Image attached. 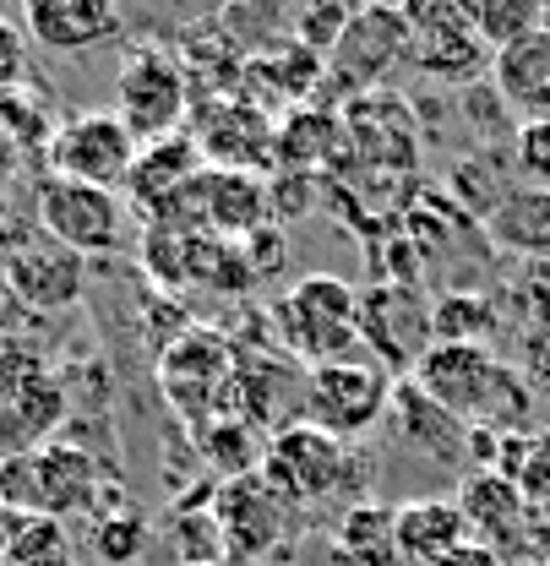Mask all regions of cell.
I'll list each match as a JSON object with an SVG mask.
<instances>
[{
	"label": "cell",
	"mask_w": 550,
	"mask_h": 566,
	"mask_svg": "<svg viewBox=\"0 0 550 566\" xmlns=\"http://www.w3.org/2000/svg\"><path fill=\"white\" fill-rule=\"evenodd\" d=\"M98 495V463L71 441H44L0 458V512L66 523L76 512H93Z\"/></svg>",
	"instance_id": "1"
},
{
	"label": "cell",
	"mask_w": 550,
	"mask_h": 566,
	"mask_svg": "<svg viewBox=\"0 0 550 566\" xmlns=\"http://www.w3.org/2000/svg\"><path fill=\"white\" fill-rule=\"evenodd\" d=\"M273 327L283 349L294 359L316 365H339V359H360L365 338H360V289L333 273H311L300 279L283 300L273 305Z\"/></svg>",
	"instance_id": "2"
},
{
	"label": "cell",
	"mask_w": 550,
	"mask_h": 566,
	"mask_svg": "<svg viewBox=\"0 0 550 566\" xmlns=\"http://www.w3.org/2000/svg\"><path fill=\"white\" fill-rule=\"evenodd\" d=\"M393 387L398 381L376 359H365V354L360 359H339V365H316L305 376V392H300V420L349 447L354 436H365L371 424L387 415Z\"/></svg>",
	"instance_id": "3"
},
{
	"label": "cell",
	"mask_w": 550,
	"mask_h": 566,
	"mask_svg": "<svg viewBox=\"0 0 550 566\" xmlns=\"http://www.w3.org/2000/svg\"><path fill=\"white\" fill-rule=\"evenodd\" d=\"M142 142L126 132V120L115 109H82L55 126V137L44 147L50 175L76 180V186H98V191H121L132 164H137Z\"/></svg>",
	"instance_id": "4"
},
{
	"label": "cell",
	"mask_w": 550,
	"mask_h": 566,
	"mask_svg": "<svg viewBox=\"0 0 550 566\" xmlns=\"http://www.w3.org/2000/svg\"><path fill=\"white\" fill-rule=\"evenodd\" d=\"M0 283H6L11 300H22L33 311H66L82 300L87 268H82L76 251L50 240L39 223L33 229H0Z\"/></svg>",
	"instance_id": "5"
},
{
	"label": "cell",
	"mask_w": 550,
	"mask_h": 566,
	"mask_svg": "<svg viewBox=\"0 0 550 566\" xmlns=\"http://www.w3.org/2000/svg\"><path fill=\"white\" fill-rule=\"evenodd\" d=\"M115 115L137 142L175 137L191 120V87L186 71L175 66L164 50H132L115 76Z\"/></svg>",
	"instance_id": "6"
},
{
	"label": "cell",
	"mask_w": 550,
	"mask_h": 566,
	"mask_svg": "<svg viewBox=\"0 0 550 566\" xmlns=\"http://www.w3.org/2000/svg\"><path fill=\"white\" fill-rule=\"evenodd\" d=\"M33 212H39V229L50 240H61L76 256H110L126 234V208L115 191H98V186H76L61 175H44L39 191H33Z\"/></svg>",
	"instance_id": "7"
},
{
	"label": "cell",
	"mask_w": 550,
	"mask_h": 566,
	"mask_svg": "<svg viewBox=\"0 0 550 566\" xmlns=\"http://www.w3.org/2000/svg\"><path fill=\"white\" fill-rule=\"evenodd\" d=\"M344 469H349L344 441L322 436L316 424L294 420V424H283L273 441H268V458H262L257 480H262V485H268L278 501H289V506H305V501H316V495L339 491Z\"/></svg>",
	"instance_id": "8"
},
{
	"label": "cell",
	"mask_w": 550,
	"mask_h": 566,
	"mask_svg": "<svg viewBox=\"0 0 550 566\" xmlns=\"http://www.w3.org/2000/svg\"><path fill=\"white\" fill-rule=\"evenodd\" d=\"M404 17H409V55L419 71L453 76V82L490 71L496 50L485 44V33L475 28L464 0H414Z\"/></svg>",
	"instance_id": "9"
},
{
	"label": "cell",
	"mask_w": 550,
	"mask_h": 566,
	"mask_svg": "<svg viewBox=\"0 0 550 566\" xmlns=\"http://www.w3.org/2000/svg\"><path fill=\"white\" fill-rule=\"evenodd\" d=\"M360 338L387 370H414L419 354L430 349V300L414 283H376L360 294Z\"/></svg>",
	"instance_id": "10"
},
{
	"label": "cell",
	"mask_w": 550,
	"mask_h": 566,
	"mask_svg": "<svg viewBox=\"0 0 550 566\" xmlns=\"http://www.w3.org/2000/svg\"><path fill=\"white\" fill-rule=\"evenodd\" d=\"M496 376H501V359L485 349V344H430L414 365V387L442 403L447 415L458 420H480L490 392H496Z\"/></svg>",
	"instance_id": "11"
},
{
	"label": "cell",
	"mask_w": 550,
	"mask_h": 566,
	"mask_svg": "<svg viewBox=\"0 0 550 566\" xmlns=\"http://www.w3.org/2000/svg\"><path fill=\"white\" fill-rule=\"evenodd\" d=\"M404 50H409V17L393 6H365L339 28V39L328 50V71H333V82L371 93Z\"/></svg>",
	"instance_id": "12"
},
{
	"label": "cell",
	"mask_w": 550,
	"mask_h": 566,
	"mask_svg": "<svg viewBox=\"0 0 550 566\" xmlns=\"http://www.w3.org/2000/svg\"><path fill=\"white\" fill-rule=\"evenodd\" d=\"M197 120V147H203V158H212V169H246V175H257V169H268L278 164V132L268 126V115H257L251 104H207L191 115Z\"/></svg>",
	"instance_id": "13"
},
{
	"label": "cell",
	"mask_w": 550,
	"mask_h": 566,
	"mask_svg": "<svg viewBox=\"0 0 550 566\" xmlns=\"http://www.w3.org/2000/svg\"><path fill=\"white\" fill-rule=\"evenodd\" d=\"M212 512L224 523V539H229V562H262L278 551V534H283V501H278L257 474L246 480H224L212 495Z\"/></svg>",
	"instance_id": "14"
},
{
	"label": "cell",
	"mask_w": 550,
	"mask_h": 566,
	"mask_svg": "<svg viewBox=\"0 0 550 566\" xmlns=\"http://www.w3.org/2000/svg\"><path fill=\"white\" fill-rule=\"evenodd\" d=\"M22 22L33 44L76 55L121 33V6L115 0H22Z\"/></svg>",
	"instance_id": "15"
},
{
	"label": "cell",
	"mask_w": 550,
	"mask_h": 566,
	"mask_svg": "<svg viewBox=\"0 0 550 566\" xmlns=\"http://www.w3.org/2000/svg\"><path fill=\"white\" fill-rule=\"evenodd\" d=\"M490 87L523 120H550V28H535L490 55Z\"/></svg>",
	"instance_id": "16"
},
{
	"label": "cell",
	"mask_w": 550,
	"mask_h": 566,
	"mask_svg": "<svg viewBox=\"0 0 550 566\" xmlns=\"http://www.w3.org/2000/svg\"><path fill=\"white\" fill-rule=\"evenodd\" d=\"M458 512L469 523V539L490 545L496 556H507L523 534V517H529V501L518 491V480L496 474V469H475L458 491Z\"/></svg>",
	"instance_id": "17"
},
{
	"label": "cell",
	"mask_w": 550,
	"mask_h": 566,
	"mask_svg": "<svg viewBox=\"0 0 550 566\" xmlns=\"http://www.w3.org/2000/svg\"><path fill=\"white\" fill-rule=\"evenodd\" d=\"M203 169H207L203 147L191 142V132H175V137L142 142L137 164H132V175H126V191H132V202H142L147 212H164Z\"/></svg>",
	"instance_id": "18"
},
{
	"label": "cell",
	"mask_w": 550,
	"mask_h": 566,
	"mask_svg": "<svg viewBox=\"0 0 550 566\" xmlns=\"http://www.w3.org/2000/svg\"><path fill=\"white\" fill-rule=\"evenodd\" d=\"M464 545H469V523H464L458 501L425 495V501L398 506V562L404 566H442Z\"/></svg>",
	"instance_id": "19"
},
{
	"label": "cell",
	"mask_w": 550,
	"mask_h": 566,
	"mask_svg": "<svg viewBox=\"0 0 550 566\" xmlns=\"http://www.w3.org/2000/svg\"><path fill=\"white\" fill-rule=\"evenodd\" d=\"M273 212V191L246 169H207V229L224 240H251Z\"/></svg>",
	"instance_id": "20"
},
{
	"label": "cell",
	"mask_w": 550,
	"mask_h": 566,
	"mask_svg": "<svg viewBox=\"0 0 550 566\" xmlns=\"http://www.w3.org/2000/svg\"><path fill=\"white\" fill-rule=\"evenodd\" d=\"M485 229H490V240H496L501 251L550 262V191H540V186L507 191L501 202H490Z\"/></svg>",
	"instance_id": "21"
},
{
	"label": "cell",
	"mask_w": 550,
	"mask_h": 566,
	"mask_svg": "<svg viewBox=\"0 0 550 566\" xmlns=\"http://www.w3.org/2000/svg\"><path fill=\"white\" fill-rule=\"evenodd\" d=\"M158 376H164V387H169L175 403H186V392H212V387L235 381L229 349H224L218 333H186L180 344H169V349H164V365H158Z\"/></svg>",
	"instance_id": "22"
},
{
	"label": "cell",
	"mask_w": 550,
	"mask_h": 566,
	"mask_svg": "<svg viewBox=\"0 0 550 566\" xmlns=\"http://www.w3.org/2000/svg\"><path fill=\"white\" fill-rule=\"evenodd\" d=\"M0 566H76L71 539H66V523H55V517H17V512H6Z\"/></svg>",
	"instance_id": "23"
},
{
	"label": "cell",
	"mask_w": 550,
	"mask_h": 566,
	"mask_svg": "<svg viewBox=\"0 0 550 566\" xmlns=\"http://www.w3.org/2000/svg\"><path fill=\"white\" fill-rule=\"evenodd\" d=\"M339 551L360 566H404L398 562V512L349 506L344 523H339Z\"/></svg>",
	"instance_id": "24"
},
{
	"label": "cell",
	"mask_w": 550,
	"mask_h": 566,
	"mask_svg": "<svg viewBox=\"0 0 550 566\" xmlns=\"http://www.w3.org/2000/svg\"><path fill=\"white\" fill-rule=\"evenodd\" d=\"M203 452L212 458V469H218L224 480H246V474H257L262 458H268V447L251 436L246 420H212L203 436Z\"/></svg>",
	"instance_id": "25"
},
{
	"label": "cell",
	"mask_w": 550,
	"mask_h": 566,
	"mask_svg": "<svg viewBox=\"0 0 550 566\" xmlns=\"http://www.w3.org/2000/svg\"><path fill=\"white\" fill-rule=\"evenodd\" d=\"M0 126L11 132V142L28 158V153H44L50 147L61 120H50V109H44V98L33 87H11V93H0Z\"/></svg>",
	"instance_id": "26"
},
{
	"label": "cell",
	"mask_w": 550,
	"mask_h": 566,
	"mask_svg": "<svg viewBox=\"0 0 550 566\" xmlns=\"http://www.w3.org/2000/svg\"><path fill=\"white\" fill-rule=\"evenodd\" d=\"M496 311L485 305L480 294H447L430 305V338L436 344H485Z\"/></svg>",
	"instance_id": "27"
},
{
	"label": "cell",
	"mask_w": 550,
	"mask_h": 566,
	"mask_svg": "<svg viewBox=\"0 0 550 566\" xmlns=\"http://www.w3.org/2000/svg\"><path fill=\"white\" fill-rule=\"evenodd\" d=\"M333 120L328 115H316V109H300L283 132H278V164H289L294 175L300 169H316L322 158H328V147H333Z\"/></svg>",
	"instance_id": "28"
},
{
	"label": "cell",
	"mask_w": 550,
	"mask_h": 566,
	"mask_svg": "<svg viewBox=\"0 0 550 566\" xmlns=\"http://www.w3.org/2000/svg\"><path fill=\"white\" fill-rule=\"evenodd\" d=\"M93 551H98V562L132 566L142 551H147V517L126 512V506L98 512V517H93Z\"/></svg>",
	"instance_id": "29"
},
{
	"label": "cell",
	"mask_w": 550,
	"mask_h": 566,
	"mask_svg": "<svg viewBox=\"0 0 550 566\" xmlns=\"http://www.w3.org/2000/svg\"><path fill=\"white\" fill-rule=\"evenodd\" d=\"M464 6L485 33V44H496V50L540 28V0H464Z\"/></svg>",
	"instance_id": "30"
},
{
	"label": "cell",
	"mask_w": 550,
	"mask_h": 566,
	"mask_svg": "<svg viewBox=\"0 0 550 566\" xmlns=\"http://www.w3.org/2000/svg\"><path fill=\"white\" fill-rule=\"evenodd\" d=\"M175 545L186 562H229V539H224V523L212 506H197V512H175Z\"/></svg>",
	"instance_id": "31"
},
{
	"label": "cell",
	"mask_w": 550,
	"mask_h": 566,
	"mask_svg": "<svg viewBox=\"0 0 550 566\" xmlns=\"http://www.w3.org/2000/svg\"><path fill=\"white\" fill-rule=\"evenodd\" d=\"M512 158H518V175L529 186L550 191V120H523L518 142H512Z\"/></svg>",
	"instance_id": "32"
},
{
	"label": "cell",
	"mask_w": 550,
	"mask_h": 566,
	"mask_svg": "<svg viewBox=\"0 0 550 566\" xmlns=\"http://www.w3.org/2000/svg\"><path fill=\"white\" fill-rule=\"evenodd\" d=\"M518 491L529 506H550V436H529L523 447V463H518Z\"/></svg>",
	"instance_id": "33"
},
{
	"label": "cell",
	"mask_w": 550,
	"mask_h": 566,
	"mask_svg": "<svg viewBox=\"0 0 550 566\" xmlns=\"http://www.w3.org/2000/svg\"><path fill=\"white\" fill-rule=\"evenodd\" d=\"M22 76H28V33L0 17V93L22 87Z\"/></svg>",
	"instance_id": "34"
},
{
	"label": "cell",
	"mask_w": 550,
	"mask_h": 566,
	"mask_svg": "<svg viewBox=\"0 0 550 566\" xmlns=\"http://www.w3.org/2000/svg\"><path fill=\"white\" fill-rule=\"evenodd\" d=\"M442 566H512V562H507V556H496L490 545H475V539H469L464 551H453Z\"/></svg>",
	"instance_id": "35"
},
{
	"label": "cell",
	"mask_w": 550,
	"mask_h": 566,
	"mask_svg": "<svg viewBox=\"0 0 550 566\" xmlns=\"http://www.w3.org/2000/svg\"><path fill=\"white\" fill-rule=\"evenodd\" d=\"M6 218H11V197H6V175H0V229H6Z\"/></svg>",
	"instance_id": "36"
},
{
	"label": "cell",
	"mask_w": 550,
	"mask_h": 566,
	"mask_svg": "<svg viewBox=\"0 0 550 566\" xmlns=\"http://www.w3.org/2000/svg\"><path fill=\"white\" fill-rule=\"evenodd\" d=\"M224 566H273V562H268V556H262V562H240V556H235V562H224Z\"/></svg>",
	"instance_id": "37"
},
{
	"label": "cell",
	"mask_w": 550,
	"mask_h": 566,
	"mask_svg": "<svg viewBox=\"0 0 550 566\" xmlns=\"http://www.w3.org/2000/svg\"><path fill=\"white\" fill-rule=\"evenodd\" d=\"M180 566H212V562H180Z\"/></svg>",
	"instance_id": "38"
}]
</instances>
